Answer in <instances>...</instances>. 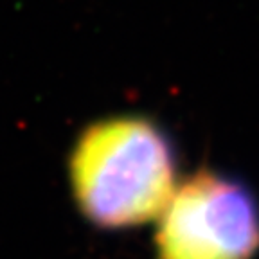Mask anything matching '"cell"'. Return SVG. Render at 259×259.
<instances>
[{
    "instance_id": "cell-1",
    "label": "cell",
    "mask_w": 259,
    "mask_h": 259,
    "mask_svg": "<svg viewBox=\"0 0 259 259\" xmlns=\"http://www.w3.org/2000/svg\"><path fill=\"white\" fill-rule=\"evenodd\" d=\"M72 184L83 212L97 225H137L162 214L173 196V151L146 119L97 122L74 150Z\"/></svg>"
},
{
    "instance_id": "cell-2",
    "label": "cell",
    "mask_w": 259,
    "mask_h": 259,
    "mask_svg": "<svg viewBox=\"0 0 259 259\" xmlns=\"http://www.w3.org/2000/svg\"><path fill=\"white\" fill-rule=\"evenodd\" d=\"M160 259H250L259 248V210L245 187L198 173L160 214Z\"/></svg>"
}]
</instances>
